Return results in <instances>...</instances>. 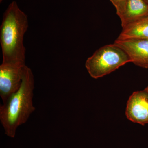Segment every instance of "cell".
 Here are the masks:
<instances>
[{
  "mask_svg": "<svg viewBox=\"0 0 148 148\" xmlns=\"http://www.w3.org/2000/svg\"><path fill=\"white\" fill-rule=\"evenodd\" d=\"M125 115L132 122L143 125L148 123V92L145 90L133 92L127 101Z\"/></svg>",
  "mask_w": 148,
  "mask_h": 148,
  "instance_id": "5b68a950",
  "label": "cell"
},
{
  "mask_svg": "<svg viewBox=\"0 0 148 148\" xmlns=\"http://www.w3.org/2000/svg\"><path fill=\"white\" fill-rule=\"evenodd\" d=\"M145 1L148 4V0H145Z\"/></svg>",
  "mask_w": 148,
  "mask_h": 148,
  "instance_id": "8fae6325",
  "label": "cell"
},
{
  "mask_svg": "<svg viewBox=\"0 0 148 148\" xmlns=\"http://www.w3.org/2000/svg\"><path fill=\"white\" fill-rule=\"evenodd\" d=\"M145 90L146 91H147V92H148V86L146 88H145V90Z\"/></svg>",
  "mask_w": 148,
  "mask_h": 148,
  "instance_id": "30bf717a",
  "label": "cell"
},
{
  "mask_svg": "<svg viewBox=\"0 0 148 148\" xmlns=\"http://www.w3.org/2000/svg\"><path fill=\"white\" fill-rule=\"evenodd\" d=\"M3 1V0H0V2H2Z\"/></svg>",
  "mask_w": 148,
  "mask_h": 148,
  "instance_id": "7c38bea8",
  "label": "cell"
},
{
  "mask_svg": "<svg viewBox=\"0 0 148 148\" xmlns=\"http://www.w3.org/2000/svg\"><path fill=\"white\" fill-rule=\"evenodd\" d=\"M117 39L148 40V16L129 24L124 28Z\"/></svg>",
  "mask_w": 148,
  "mask_h": 148,
  "instance_id": "ba28073f",
  "label": "cell"
},
{
  "mask_svg": "<svg viewBox=\"0 0 148 148\" xmlns=\"http://www.w3.org/2000/svg\"><path fill=\"white\" fill-rule=\"evenodd\" d=\"M114 6L116 10L117 14L120 17L125 9L127 0H110Z\"/></svg>",
  "mask_w": 148,
  "mask_h": 148,
  "instance_id": "9c48e42d",
  "label": "cell"
},
{
  "mask_svg": "<svg viewBox=\"0 0 148 148\" xmlns=\"http://www.w3.org/2000/svg\"><path fill=\"white\" fill-rule=\"evenodd\" d=\"M148 16V4L145 0H127L123 14L120 17L123 28Z\"/></svg>",
  "mask_w": 148,
  "mask_h": 148,
  "instance_id": "52a82bcc",
  "label": "cell"
},
{
  "mask_svg": "<svg viewBox=\"0 0 148 148\" xmlns=\"http://www.w3.org/2000/svg\"><path fill=\"white\" fill-rule=\"evenodd\" d=\"M129 62L131 61L128 54L114 43L96 50L88 58L85 67L90 76L96 79L108 75Z\"/></svg>",
  "mask_w": 148,
  "mask_h": 148,
  "instance_id": "3957f363",
  "label": "cell"
},
{
  "mask_svg": "<svg viewBox=\"0 0 148 148\" xmlns=\"http://www.w3.org/2000/svg\"><path fill=\"white\" fill-rule=\"evenodd\" d=\"M114 44L128 54L131 62L140 67L148 69V40L117 39Z\"/></svg>",
  "mask_w": 148,
  "mask_h": 148,
  "instance_id": "8992f818",
  "label": "cell"
},
{
  "mask_svg": "<svg viewBox=\"0 0 148 148\" xmlns=\"http://www.w3.org/2000/svg\"><path fill=\"white\" fill-rule=\"evenodd\" d=\"M25 66L3 63L0 66V96L3 103L19 89Z\"/></svg>",
  "mask_w": 148,
  "mask_h": 148,
  "instance_id": "277c9868",
  "label": "cell"
},
{
  "mask_svg": "<svg viewBox=\"0 0 148 148\" xmlns=\"http://www.w3.org/2000/svg\"><path fill=\"white\" fill-rule=\"evenodd\" d=\"M28 27L27 15L15 1L12 2L4 13L0 27L2 63L26 66L23 40Z\"/></svg>",
  "mask_w": 148,
  "mask_h": 148,
  "instance_id": "6da1fadb",
  "label": "cell"
},
{
  "mask_svg": "<svg viewBox=\"0 0 148 148\" xmlns=\"http://www.w3.org/2000/svg\"><path fill=\"white\" fill-rule=\"evenodd\" d=\"M34 78L32 70L25 66L20 87L0 106V121L5 134L14 138L17 128L24 124L35 110L33 98Z\"/></svg>",
  "mask_w": 148,
  "mask_h": 148,
  "instance_id": "7a4b0ae2",
  "label": "cell"
}]
</instances>
